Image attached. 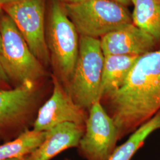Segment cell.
I'll return each mask as SVG.
<instances>
[{
  "label": "cell",
  "mask_w": 160,
  "mask_h": 160,
  "mask_svg": "<svg viewBox=\"0 0 160 160\" xmlns=\"http://www.w3.org/2000/svg\"><path fill=\"white\" fill-rule=\"evenodd\" d=\"M100 103L114 121L119 140L160 112V49L139 57L124 86Z\"/></svg>",
  "instance_id": "obj_1"
},
{
  "label": "cell",
  "mask_w": 160,
  "mask_h": 160,
  "mask_svg": "<svg viewBox=\"0 0 160 160\" xmlns=\"http://www.w3.org/2000/svg\"><path fill=\"white\" fill-rule=\"evenodd\" d=\"M48 14L46 41L52 75L67 89L78 57L80 35L61 0H51Z\"/></svg>",
  "instance_id": "obj_2"
},
{
  "label": "cell",
  "mask_w": 160,
  "mask_h": 160,
  "mask_svg": "<svg viewBox=\"0 0 160 160\" xmlns=\"http://www.w3.org/2000/svg\"><path fill=\"white\" fill-rule=\"evenodd\" d=\"M63 3L80 36L100 39L109 33L133 23L127 7L111 0Z\"/></svg>",
  "instance_id": "obj_3"
},
{
  "label": "cell",
  "mask_w": 160,
  "mask_h": 160,
  "mask_svg": "<svg viewBox=\"0 0 160 160\" xmlns=\"http://www.w3.org/2000/svg\"><path fill=\"white\" fill-rule=\"evenodd\" d=\"M2 51L0 61L12 82L40 84L46 77V68L30 49L10 17L4 12L1 18Z\"/></svg>",
  "instance_id": "obj_4"
},
{
  "label": "cell",
  "mask_w": 160,
  "mask_h": 160,
  "mask_svg": "<svg viewBox=\"0 0 160 160\" xmlns=\"http://www.w3.org/2000/svg\"><path fill=\"white\" fill-rule=\"evenodd\" d=\"M104 61L100 40L80 36L78 57L66 90L75 103L87 112L94 103L100 101Z\"/></svg>",
  "instance_id": "obj_5"
},
{
  "label": "cell",
  "mask_w": 160,
  "mask_h": 160,
  "mask_svg": "<svg viewBox=\"0 0 160 160\" xmlns=\"http://www.w3.org/2000/svg\"><path fill=\"white\" fill-rule=\"evenodd\" d=\"M23 36L34 56L50 66L46 41V0H21L2 7Z\"/></svg>",
  "instance_id": "obj_6"
},
{
  "label": "cell",
  "mask_w": 160,
  "mask_h": 160,
  "mask_svg": "<svg viewBox=\"0 0 160 160\" xmlns=\"http://www.w3.org/2000/svg\"><path fill=\"white\" fill-rule=\"evenodd\" d=\"M118 141L114 121L98 101L88 112L85 132L77 148L78 154L86 160H108Z\"/></svg>",
  "instance_id": "obj_7"
},
{
  "label": "cell",
  "mask_w": 160,
  "mask_h": 160,
  "mask_svg": "<svg viewBox=\"0 0 160 160\" xmlns=\"http://www.w3.org/2000/svg\"><path fill=\"white\" fill-rule=\"evenodd\" d=\"M52 93L40 107L33 129L46 132L63 123L86 126L88 112L75 103L62 84L52 75Z\"/></svg>",
  "instance_id": "obj_8"
},
{
  "label": "cell",
  "mask_w": 160,
  "mask_h": 160,
  "mask_svg": "<svg viewBox=\"0 0 160 160\" xmlns=\"http://www.w3.org/2000/svg\"><path fill=\"white\" fill-rule=\"evenodd\" d=\"M39 85L28 82L0 90V130L17 129L28 122L39 101Z\"/></svg>",
  "instance_id": "obj_9"
},
{
  "label": "cell",
  "mask_w": 160,
  "mask_h": 160,
  "mask_svg": "<svg viewBox=\"0 0 160 160\" xmlns=\"http://www.w3.org/2000/svg\"><path fill=\"white\" fill-rule=\"evenodd\" d=\"M100 40L104 56L141 57L159 49L154 39L133 23L112 32Z\"/></svg>",
  "instance_id": "obj_10"
},
{
  "label": "cell",
  "mask_w": 160,
  "mask_h": 160,
  "mask_svg": "<svg viewBox=\"0 0 160 160\" xmlns=\"http://www.w3.org/2000/svg\"><path fill=\"white\" fill-rule=\"evenodd\" d=\"M85 132V126L63 123L47 131L44 141L26 157V160H51L62 151L77 148Z\"/></svg>",
  "instance_id": "obj_11"
},
{
  "label": "cell",
  "mask_w": 160,
  "mask_h": 160,
  "mask_svg": "<svg viewBox=\"0 0 160 160\" xmlns=\"http://www.w3.org/2000/svg\"><path fill=\"white\" fill-rule=\"evenodd\" d=\"M139 57L110 55L104 56L100 87V99L124 86Z\"/></svg>",
  "instance_id": "obj_12"
},
{
  "label": "cell",
  "mask_w": 160,
  "mask_h": 160,
  "mask_svg": "<svg viewBox=\"0 0 160 160\" xmlns=\"http://www.w3.org/2000/svg\"><path fill=\"white\" fill-rule=\"evenodd\" d=\"M133 23L154 39L160 49V0H132Z\"/></svg>",
  "instance_id": "obj_13"
},
{
  "label": "cell",
  "mask_w": 160,
  "mask_h": 160,
  "mask_svg": "<svg viewBox=\"0 0 160 160\" xmlns=\"http://www.w3.org/2000/svg\"><path fill=\"white\" fill-rule=\"evenodd\" d=\"M46 135L47 131H24L13 140L0 144V160L28 157L39 147Z\"/></svg>",
  "instance_id": "obj_14"
},
{
  "label": "cell",
  "mask_w": 160,
  "mask_h": 160,
  "mask_svg": "<svg viewBox=\"0 0 160 160\" xmlns=\"http://www.w3.org/2000/svg\"><path fill=\"white\" fill-rule=\"evenodd\" d=\"M159 129L160 112L133 132L126 142L117 147L108 160H131L138 151L143 147L147 139Z\"/></svg>",
  "instance_id": "obj_15"
},
{
  "label": "cell",
  "mask_w": 160,
  "mask_h": 160,
  "mask_svg": "<svg viewBox=\"0 0 160 160\" xmlns=\"http://www.w3.org/2000/svg\"><path fill=\"white\" fill-rule=\"evenodd\" d=\"M12 82L6 73L2 63L0 61V90L11 88Z\"/></svg>",
  "instance_id": "obj_16"
},
{
  "label": "cell",
  "mask_w": 160,
  "mask_h": 160,
  "mask_svg": "<svg viewBox=\"0 0 160 160\" xmlns=\"http://www.w3.org/2000/svg\"><path fill=\"white\" fill-rule=\"evenodd\" d=\"M111 1L118 2V3L122 4L123 6H125V7L130 6L132 4V0H111Z\"/></svg>",
  "instance_id": "obj_17"
},
{
  "label": "cell",
  "mask_w": 160,
  "mask_h": 160,
  "mask_svg": "<svg viewBox=\"0 0 160 160\" xmlns=\"http://www.w3.org/2000/svg\"><path fill=\"white\" fill-rule=\"evenodd\" d=\"M19 1H21V0H0V6L2 7V6L10 4L12 3H14V2H16Z\"/></svg>",
  "instance_id": "obj_18"
},
{
  "label": "cell",
  "mask_w": 160,
  "mask_h": 160,
  "mask_svg": "<svg viewBox=\"0 0 160 160\" xmlns=\"http://www.w3.org/2000/svg\"><path fill=\"white\" fill-rule=\"evenodd\" d=\"M2 7L0 6V22H1V16L2 14ZM1 51H2V37H1V27H0V54L1 53Z\"/></svg>",
  "instance_id": "obj_19"
},
{
  "label": "cell",
  "mask_w": 160,
  "mask_h": 160,
  "mask_svg": "<svg viewBox=\"0 0 160 160\" xmlns=\"http://www.w3.org/2000/svg\"><path fill=\"white\" fill-rule=\"evenodd\" d=\"M64 3H78L84 0H61Z\"/></svg>",
  "instance_id": "obj_20"
},
{
  "label": "cell",
  "mask_w": 160,
  "mask_h": 160,
  "mask_svg": "<svg viewBox=\"0 0 160 160\" xmlns=\"http://www.w3.org/2000/svg\"><path fill=\"white\" fill-rule=\"evenodd\" d=\"M26 157H23V158H13V159H9L6 160H26Z\"/></svg>",
  "instance_id": "obj_21"
}]
</instances>
